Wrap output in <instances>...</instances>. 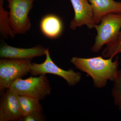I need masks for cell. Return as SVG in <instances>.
I'll list each match as a JSON object with an SVG mask.
<instances>
[{"label": "cell", "instance_id": "cell-1", "mask_svg": "<svg viewBox=\"0 0 121 121\" xmlns=\"http://www.w3.org/2000/svg\"><path fill=\"white\" fill-rule=\"evenodd\" d=\"M113 58L105 59L98 56L84 58L74 56L70 62L77 69L90 76L95 87L102 88L106 86L108 80H114L119 70L118 58L114 61Z\"/></svg>", "mask_w": 121, "mask_h": 121}, {"label": "cell", "instance_id": "cell-2", "mask_svg": "<svg viewBox=\"0 0 121 121\" xmlns=\"http://www.w3.org/2000/svg\"><path fill=\"white\" fill-rule=\"evenodd\" d=\"M9 89L18 95L31 97L40 101L50 95L52 90L46 74L25 79H18L12 83Z\"/></svg>", "mask_w": 121, "mask_h": 121}, {"label": "cell", "instance_id": "cell-3", "mask_svg": "<svg viewBox=\"0 0 121 121\" xmlns=\"http://www.w3.org/2000/svg\"><path fill=\"white\" fill-rule=\"evenodd\" d=\"M95 28L97 35L91 48L93 52H99L103 45L117 41L121 28V14L110 13L104 16Z\"/></svg>", "mask_w": 121, "mask_h": 121}, {"label": "cell", "instance_id": "cell-4", "mask_svg": "<svg viewBox=\"0 0 121 121\" xmlns=\"http://www.w3.org/2000/svg\"><path fill=\"white\" fill-rule=\"evenodd\" d=\"M9 9V23L15 34L24 35L31 28L28 15L34 0H6Z\"/></svg>", "mask_w": 121, "mask_h": 121}, {"label": "cell", "instance_id": "cell-5", "mask_svg": "<svg viewBox=\"0 0 121 121\" xmlns=\"http://www.w3.org/2000/svg\"><path fill=\"white\" fill-rule=\"evenodd\" d=\"M32 63L29 60H0V89H9L13 82L30 73Z\"/></svg>", "mask_w": 121, "mask_h": 121}, {"label": "cell", "instance_id": "cell-6", "mask_svg": "<svg viewBox=\"0 0 121 121\" xmlns=\"http://www.w3.org/2000/svg\"><path fill=\"white\" fill-rule=\"evenodd\" d=\"M46 59L40 64L32 63L30 73L34 76L41 74H52L58 76L65 79L68 84L73 86L79 83L82 79V74L78 72L69 69L65 70L59 67L52 59L48 48L46 52Z\"/></svg>", "mask_w": 121, "mask_h": 121}, {"label": "cell", "instance_id": "cell-7", "mask_svg": "<svg viewBox=\"0 0 121 121\" xmlns=\"http://www.w3.org/2000/svg\"><path fill=\"white\" fill-rule=\"evenodd\" d=\"M73 8L74 16L70 23V28L75 30L78 27L86 25L89 29L95 28L93 8L88 0H70Z\"/></svg>", "mask_w": 121, "mask_h": 121}, {"label": "cell", "instance_id": "cell-8", "mask_svg": "<svg viewBox=\"0 0 121 121\" xmlns=\"http://www.w3.org/2000/svg\"><path fill=\"white\" fill-rule=\"evenodd\" d=\"M19 95L7 89L0 101V121H19L22 117Z\"/></svg>", "mask_w": 121, "mask_h": 121}, {"label": "cell", "instance_id": "cell-9", "mask_svg": "<svg viewBox=\"0 0 121 121\" xmlns=\"http://www.w3.org/2000/svg\"><path fill=\"white\" fill-rule=\"evenodd\" d=\"M47 48L41 45L30 48L12 47L2 41L0 47V57L1 59L29 60L45 55Z\"/></svg>", "mask_w": 121, "mask_h": 121}, {"label": "cell", "instance_id": "cell-10", "mask_svg": "<svg viewBox=\"0 0 121 121\" xmlns=\"http://www.w3.org/2000/svg\"><path fill=\"white\" fill-rule=\"evenodd\" d=\"M93 8V20L95 25L101 22L105 15L110 13L121 14V1L114 0H88Z\"/></svg>", "mask_w": 121, "mask_h": 121}, {"label": "cell", "instance_id": "cell-11", "mask_svg": "<svg viewBox=\"0 0 121 121\" xmlns=\"http://www.w3.org/2000/svg\"><path fill=\"white\" fill-rule=\"evenodd\" d=\"M40 28L45 37L50 39L58 37L62 33V22L60 18L55 14L45 15L40 23Z\"/></svg>", "mask_w": 121, "mask_h": 121}, {"label": "cell", "instance_id": "cell-12", "mask_svg": "<svg viewBox=\"0 0 121 121\" xmlns=\"http://www.w3.org/2000/svg\"><path fill=\"white\" fill-rule=\"evenodd\" d=\"M4 0H0V33L4 39H8L9 36L13 39L16 34L10 26L9 13L4 8Z\"/></svg>", "mask_w": 121, "mask_h": 121}, {"label": "cell", "instance_id": "cell-13", "mask_svg": "<svg viewBox=\"0 0 121 121\" xmlns=\"http://www.w3.org/2000/svg\"><path fill=\"white\" fill-rule=\"evenodd\" d=\"M18 98L22 117L34 111L43 110L42 105L39 99L29 96L19 95Z\"/></svg>", "mask_w": 121, "mask_h": 121}, {"label": "cell", "instance_id": "cell-14", "mask_svg": "<svg viewBox=\"0 0 121 121\" xmlns=\"http://www.w3.org/2000/svg\"><path fill=\"white\" fill-rule=\"evenodd\" d=\"M112 95L114 104L121 112V69H119L113 81Z\"/></svg>", "mask_w": 121, "mask_h": 121}, {"label": "cell", "instance_id": "cell-15", "mask_svg": "<svg viewBox=\"0 0 121 121\" xmlns=\"http://www.w3.org/2000/svg\"><path fill=\"white\" fill-rule=\"evenodd\" d=\"M106 45L102 52L104 57L113 58L117 54H121V39Z\"/></svg>", "mask_w": 121, "mask_h": 121}, {"label": "cell", "instance_id": "cell-16", "mask_svg": "<svg viewBox=\"0 0 121 121\" xmlns=\"http://www.w3.org/2000/svg\"><path fill=\"white\" fill-rule=\"evenodd\" d=\"M46 118L43 110L34 111L28 114L22 116L19 121H44Z\"/></svg>", "mask_w": 121, "mask_h": 121}, {"label": "cell", "instance_id": "cell-17", "mask_svg": "<svg viewBox=\"0 0 121 121\" xmlns=\"http://www.w3.org/2000/svg\"><path fill=\"white\" fill-rule=\"evenodd\" d=\"M121 39V32H120V33H119V38L118 39Z\"/></svg>", "mask_w": 121, "mask_h": 121}]
</instances>
